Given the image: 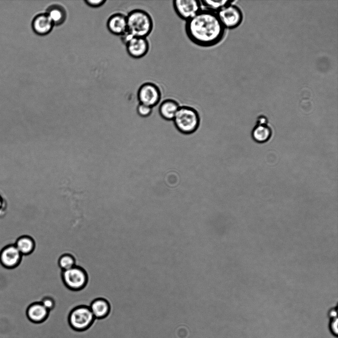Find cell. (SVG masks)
<instances>
[{"instance_id": "12", "label": "cell", "mask_w": 338, "mask_h": 338, "mask_svg": "<svg viewBox=\"0 0 338 338\" xmlns=\"http://www.w3.org/2000/svg\"><path fill=\"white\" fill-rule=\"evenodd\" d=\"M106 26L113 35L122 36L127 31L126 15L122 13L112 14L107 19Z\"/></svg>"}, {"instance_id": "23", "label": "cell", "mask_w": 338, "mask_h": 338, "mask_svg": "<svg viewBox=\"0 0 338 338\" xmlns=\"http://www.w3.org/2000/svg\"><path fill=\"white\" fill-rule=\"evenodd\" d=\"M48 311L53 310L55 307L54 300L49 297H44L40 302Z\"/></svg>"}, {"instance_id": "9", "label": "cell", "mask_w": 338, "mask_h": 338, "mask_svg": "<svg viewBox=\"0 0 338 338\" xmlns=\"http://www.w3.org/2000/svg\"><path fill=\"white\" fill-rule=\"evenodd\" d=\"M125 45L129 55L135 59L145 56L150 48L149 41L145 37H132Z\"/></svg>"}, {"instance_id": "2", "label": "cell", "mask_w": 338, "mask_h": 338, "mask_svg": "<svg viewBox=\"0 0 338 338\" xmlns=\"http://www.w3.org/2000/svg\"><path fill=\"white\" fill-rule=\"evenodd\" d=\"M127 32L133 37L147 38L153 29V21L150 14L140 8L131 10L126 15Z\"/></svg>"}, {"instance_id": "13", "label": "cell", "mask_w": 338, "mask_h": 338, "mask_svg": "<svg viewBox=\"0 0 338 338\" xmlns=\"http://www.w3.org/2000/svg\"><path fill=\"white\" fill-rule=\"evenodd\" d=\"M25 314L29 321L35 324H41L48 319L49 311L40 302H36L27 307Z\"/></svg>"}, {"instance_id": "18", "label": "cell", "mask_w": 338, "mask_h": 338, "mask_svg": "<svg viewBox=\"0 0 338 338\" xmlns=\"http://www.w3.org/2000/svg\"><path fill=\"white\" fill-rule=\"evenodd\" d=\"M15 245L22 255H27L33 251L35 243L30 237L23 236L17 240Z\"/></svg>"}, {"instance_id": "1", "label": "cell", "mask_w": 338, "mask_h": 338, "mask_svg": "<svg viewBox=\"0 0 338 338\" xmlns=\"http://www.w3.org/2000/svg\"><path fill=\"white\" fill-rule=\"evenodd\" d=\"M185 30L190 41L202 48L218 44L223 40L225 32L217 13L204 9L186 22Z\"/></svg>"}, {"instance_id": "24", "label": "cell", "mask_w": 338, "mask_h": 338, "mask_svg": "<svg viewBox=\"0 0 338 338\" xmlns=\"http://www.w3.org/2000/svg\"><path fill=\"white\" fill-rule=\"evenodd\" d=\"M85 3L89 6L97 8L102 6L106 2L105 0H85Z\"/></svg>"}, {"instance_id": "22", "label": "cell", "mask_w": 338, "mask_h": 338, "mask_svg": "<svg viewBox=\"0 0 338 338\" xmlns=\"http://www.w3.org/2000/svg\"><path fill=\"white\" fill-rule=\"evenodd\" d=\"M138 114L142 117H147L151 115L152 108L145 104L139 103L137 107Z\"/></svg>"}, {"instance_id": "16", "label": "cell", "mask_w": 338, "mask_h": 338, "mask_svg": "<svg viewBox=\"0 0 338 338\" xmlns=\"http://www.w3.org/2000/svg\"><path fill=\"white\" fill-rule=\"evenodd\" d=\"M46 13L51 19L54 26L62 25L66 20L67 13L62 5L55 3L50 5L46 10Z\"/></svg>"}, {"instance_id": "5", "label": "cell", "mask_w": 338, "mask_h": 338, "mask_svg": "<svg viewBox=\"0 0 338 338\" xmlns=\"http://www.w3.org/2000/svg\"><path fill=\"white\" fill-rule=\"evenodd\" d=\"M162 92L160 88L157 84L151 82L144 83L137 91V98L139 103L152 108L160 102Z\"/></svg>"}, {"instance_id": "10", "label": "cell", "mask_w": 338, "mask_h": 338, "mask_svg": "<svg viewBox=\"0 0 338 338\" xmlns=\"http://www.w3.org/2000/svg\"><path fill=\"white\" fill-rule=\"evenodd\" d=\"M272 135L273 130L267 118L264 115L259 116L251 131L252 139L257 143L263 144L268 142Z\"/></svg>"}, {"instance_id": "14", "label": "cell", "mask_w": 338, "mask_h": 338, "mask_svg": "<svg viewBox=\"0 0 338 338\" xmlns=\"http://www.w3.org/2000/svg\"><path fill=\"white\" fill-rule=\"evenodd\" d=\"M21 255L15 245H9L0 252V261L4 267L13 268L19 263Z\"/></svg>"}, {"instance_id": "17", "label": "cell", "mask_w": 338, "mask_h": 338, "mask_svg": "<svg viewBox=\"0 0 338 338\" xmlns=\"http://www.w3.org/2000/svg\"><path fill=\"white\" fill-rule=\"evenodd\" d=\"M96 319L105 318L110 312V306L105 299L98 298L92 302L89 306Z\"/></svg>"}, {"instance_id": "11", "label": "cell", "mask_w": 338, "mask_h": 338, "mask_svg": "<svg viewBox=\"0 0 338 338\" xmlns=\"http://www.w3.org/2000/svg\"><path fill=\"white\" fill-rule=\"evenodd\" d=\"M31 26L35 34L45 36L49 34L55 26L48 15L44 12L39 13L33 18Z\"/></svg>"}, {"instance_id": "15", "label": "cell", "mask_w": 338, "mask_h": 338, "mask_svg": "<svg viewBox=\"0 0 338 338\" xmlns=\"http://www.w3.org/2000/svg\"><path fill=\"white\" fill-rule=\"evenodd\" d=\"M180 105L172 98H166L159 104L158 111L160 116L167 120H173Z\"/></svg>"}, {"instance_id": "25", "label": "cell", "mask_w": 338, "mask_h": 338, "mask_svg": "<svg viewBox=\"0 0 338 338\" xmlns=\"http://www.w3.org/2000/svg\"><path fill=\"white\" fill-rule=\"evenodd\" d=\"M7 207V202L0 195V211Z\"/></svg>"}, {"instance_id": "6", "label": "cell", "mask_w": 338, "mask_h": 338, "mask_svg": "<svg viewBox=\"0 0 338 338\" xmlns=\"http://www.w3.org/2000/svg\"><path fill=\"white\" fill-rule=\"evenodd\" d=\"M217 14L225 29L237 27L242 19L241 11L237 6L232 4V1L222 7Z\"/></svg>"}, {"instance_id": "19", "label": "cell", "mask_w": 338, "mask_h": 338, "mask_svg": "<svg viewBox=\"0 0 338 338\" xmlns=\"http://www.w3.org/2000/svg\"><path fill=\"white\" fill-rule=\"evenodd\" d=\"M327 316L329 319L328 329L330 333L337 338L338 335L337 305L331 308L328 310Z\"/></svg>"}, {"instance_id": "20", "label": "cell", "mask_w": 338, "mask_h": 338, "mask_svg": "<svg viewBox=\"0 0 338 338\" xmlns=\"http://www.w3.org/2000/svg\"><path fill=\"white\" fill-rule=\"evenodd\" d=\"M200 2L201 7H203V9L217 13L231 1L230 0H200Z\"/></svg>"}, {"instance_id": "21", "label": "cell", "mask_w": 338, "mask_h": 338, "mask_svg": "<svg viewBox=\"0 0 338 338\" xmlns=\"http://www.w3.org/2000/svg\"><path fill=\"white\" fill-rule=\"evenodd\" d=\"M58 265L63 271H65L75 266V261L71 255L64 254L59 258Z\"/></svg>"}, {"instance_id": "3", "label": "cell", "mask_w": 338, "mask_h": 338, "mask_svg": "<svg viewBox=\"0 0 338 338\" xmlns=\"http://www.w3.org/2000/svg\"><path fill=\"white\" fill-rule=\"evenodd\" d=\"M173 121L176 127L180 132L190 134L197 129L200 118L197 111L193 107L183 105L180 106Z\"/></svg>"}, {"instance_id": "8", "label": "cell", "mask_w": 338, "mask_h": 338, "mask_svg": "<svg viewBox=\"0 0 338 338\" xmlns=\"http://www.w3.org/2000/svg\"><path fill=\"white\" fill-rule=\"evenodd\" d=\"M62 279L69 289L79 290L85 286L87 278L85 271L82 268L75 266L71 269L63 271Z\"/></svg>"}, {"instance_id": "7", "label": "cell", "mask_w": 338, "mask_h": 338, "mask_svg": "<svg viewBox=\"0 0 338 338\" xmlns=\"http://www.w3.org/2000/svg\"><path fill=\"white\" fill-rule=\"evenodd\" d=\"M173 9L177 16L186 22L192 18L201 9L200 0H174Z\"/></svg>"}, {"instance_id": "4", "label": "cell", "mask_w": 338, "mask_h": 338, "mask_svg": "<svg viewBox=\"0 0 338 338\" xmlns=\"http://www.w3.org/2000/svg\"><path fill=\"white\" fill-rule=\"evenodd\" d=\"M95 318L89 307L79 306L73 309L69 313L67 321L71 329L76 332H84L93 325Z\"/></svg>"}]
</instances>
